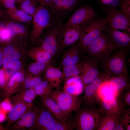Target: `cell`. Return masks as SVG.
Wrapping results in <instances>:
<instances>
[{
    "mask_svg": "<svg viewBox=\"0 0 130 130\" xmlns=\"http://www.w3.org/2000/svg\"><path fill=\"white\" fill-rule=\"evenodd\" d=\"M13 2L16 3L15 0H0V3L5 2Z\"/></svg>",
    "mask_w": 130,
    "mask_h": 130,
    "instance_id": "cell-46",
    "label": "cell"
},
{
    "mask_svg": "<svg viewBox=\"0 0 130 130\" xmlns=\"http://www.w3.org/2000/svg\"><path fill=\"white\" fill-rule=\"evenodd\" d=\"M98 64L97 60L86 56L83 60L78 77L84 87L91 83L100 73Z\"/></svg>",
    "mask_w": 130,
    "mask_h": 130,
    "instance_id": "cell-11",
    "label": "cell"
},
{
    "mask_svg": "<svg viewBox=\"0 0 130 130\" xmlns=\"http://www.w3.org/2000/svg\"><path fill=\"white\" fill-rule=\"evenodd\" d=\"M57 120L42 106L39 108L32 130H53Z\"/></svg>",
    "mask_w": 130,
    "mask_h": 130,
    "instance_id": "cell-15",
    "label": "cell"
},
{
    "mask_svg": "<svg viewBox=\"0 0 130 130\" xmlns=\"http://www.w3.org/2000/svg\"></svg>",
    "mask_w": 130,
    "mask_h": 130,
    "instance_id": "cell-52",
    "label": "cell"
},
{
    "mask_svg": "<svg viewBox=\"0 0 130 130\" xmlns=\"http://www.w3.org/2000/svg\"><path fill=\"white\" fill-rule=\"evenodd\" d=\"M4 116L0 112V121L3 120L4 119Z\"/></svg>",
    "mask_w": 130,
    "mask_h": 130,
    "instance_id": "cell-49",
    "label": "cell"
},
{
    "mask_svg": "<svg viewBox=\"0 0 130 130\" xmlns=\"http://www.w3.org/2000/svg\"><path fill=\"white\" fill-rule=\"evenodd\" d=\"M53 88L48 81L45 80L42 81L32 89L37 96L41 97L50 96L53 91Z\"/></svg>",
    "mask_w": 130,
    "mask_h": 130,
    "instance_id": "cell-29",
    "label": "cell"
},
{
    "mask_svg": "<svg viewBox=\"0 0 130 130\" xmlns=\"http://www.w3.org/2000/svg\"><path fill=\"white\" fill-rule=\"evenodd\" d=\"M11 39L6 25L5 14L0 18V43L7 42Z\"/></svg>",
    "mask_w": 130,
    "mask_h": 130,
    "instance_id": "cell-31",
    "label": "cell"
},
{
    "mask_svg": "<svg viewBox=\"0 0 130 130\" xmlns=\"http://www.w3.org/2000/svg\"><path fill=\"white\" fill-rule=\"evenodd\" d=\"M7 98H5V100L1 103L2 108V107L5 110H8L11 108V104L9 103V101H8Z\"/></svg>",
    "mask_w": 130,
    "mask_h": 130,
    "instance_id": "cell-42",
    "label": "cell"
},
{
    "mask_svg": "<svg viewBox=\"0 0 130 130\" xmlns=\"http://www.w3.org/2000/svg\"><path fill=\"white\" fill-rule=\"evenodd\" d=\"M124 106L120 97L110 95L102 99L98 109L104 114H111L118 117L120 116Z\"/></svg>",
    "mask_w": 130,
    "mask_h": 130,
    "instance_id": "cell-13",
    "label": "cell"
},
{
    "mask_svg": "<svg viewBox=\"0 0 130 130\" xmlns=\"http://www.w3.org/2000/svg\"><path fill=\"white\" fill-rule=\"evenodd\" d=\"M38 3L47 8L50 5L53 0H36Z\"/></svg>",
    "mask_w": 130,
    "mask_h": 130,
    "instance_id": "cell-43",
    "label": "cell"
},
{
    "mask_svg": "<svg viewBox=\"0 0 130 130\" xmlns=\"http://www.w3.org/2000/svg\"><path fill=\"white\" fill-rule=\"evenodd\" d=\"M122 0H97L98 4L105 10L118 7Z\"/></svg>",
    "mask_w": 130,
    "mask_h": 130,
    "instance_id": "cell-37",
    "label": "cell"
},
{
    "mask_svg": "<svg viewBox=\"0 0 130 130\" xmlns=\"http://www.w3.org/2000/svg\"><path fill=\"white\" fill-rule=\"evenodd\" d=\"M34 50V58L37 61L50 63L53 59L52 56L40 46Z\"/></svg>",
    "mask_w": 130,
    "mask_h": 130,
    "instance_id": "cell-30",
    "label": "cell"
},
{
    "mask_svg": "<svg viewBox=\"0 0 130 130\" xmlns=\"http://www.w3.org/2000/svg\"><path fill=\"white\" fill-rule=\"evenodd\" d=\"M25 76L22 73L18 72L11 77L7 86L0 92V98L1 100L9 98L17 91L19 89L20 84L23 82Z\"/></svg>",
    "mask_w": 130,
    "mask_h": 130,
    "instance_id": "cell-23",
    "label": "cell"
},
{
    "mask_svg": "<svg viewBox=\"0 0 130 130\" xmlns=\"http://www.w3.org/2000/svg\"><path fill=\"white\" fill-rule=\"evenodd\" d=\"M117 46L105 33H102L88 46L85 55L97 60L98 64L107 59L116 49Z\"/></svg>",
    "mask_w": 130,
    "mask_h": 130,
    "instance_id": "cell-4",
    "label": "cell"
},
{
    "mask_svg": "<svg viewBox=\"0 0 130 130\" xmlns=\"http://www.w3.org/2000/svg\"><path fill=\"white\" fill-rule=\"evenodd\" d=\"M82 27L81 26H63L62 38L63 52L77 42L81 35Z\"/></svg>",
    "mask_w": 130,
    "mask_h": 130,
    "instance_id": "cell-17",
    "label": "cell"
},
{
    "mask_svg": "<svg viewBox=\"0 0 130 130\" xmlns=\"http://www.w3.org/2000/svg\"><path fill=\"white\" fill-rule=\"evenodd\" d=\"M10 110L8 114L6 129H8L26 112L34 105L32 103H16Z\"/></svg>",
    "mask_w": 130,
    "mask_h": 130,
    "instance_id": "cell-20",
    "label": "cell"
},
{
    "mask_svg": "<svg viewBox=\"0 0 130 130\" xmlns=\"http://www.w3.org/2000/svg\"><path fill=\"white\" fill-rule=\"evenodd\" d=\"M24 0H15L16 3L18 4H20Z\"/></svg>",
    "mask_w": 130,
    "mask_h": 130,
    "instance_id": "cell-50",
    "label": "cell"
},
{
    "mask_svg": "<svg viewBox=\"0 0 130 130\" xmlns=\"http://www.w3.org/2000/svg\"><path fill=\"white\" fill-rule=\"evenodd\" d=\"M4 77V74L3 71L0 70V78Z\"/></svg>",
    "mask_w": 130,
    "mask_h": 130,
    "instance_id": "cell-48",
    "label": "cell"
},
{
    "mask_svg": "<svg viewBox=\"0 0 130 130\" xmlns=\"http://www.w3.org/2000/svg\"><path fill=\"white\" fill-rule=\"evenodd\" d=\"M63 20L56 19L47 29L40 40V46L49 53L53 59L63 52L62 38L63 30Z\"/></svg>",
    "mask_w": 130,
    "mask_h": 130,
    "instance_id": "cell-1",
    "label": "cell"
},
{
    "mask_svg": "<svg viewBox=\"0 0 130 130\" xmlns=\"http://www.w3.org/2000/svg\"><path fill=\"white\" fill-rule=\"evenodd\" d=\"M75 112L72 122L76 130H96L104 115L95 107L84 106Z\"/></svg>",
    "mask_w": 130,
    "mask_h": 130,
    "instance_id": "cell-3",
    "label": "cell"
},
{
    "mask_svg": "<svg viewBox=\"0 0 130 130\" xmlns=\"http://www.w3.org/2000/svg\"><path fill=\"white\" fill-rule=\"evenodd\" d=\"M98 17L94 8L87 5L83 6L77 9L72 15L63 27L83 26Z\"/></svg>",
    "mask_w": 130,
    "mask_h": 130,
    "instance_id": "cell-9",
    "label": "cell"
},
{
    "mask_svg": "<svg viewBox=\"0 0 130 130\" xmlns=\"http://www.w3.org/2000/svg\"><path fill=\"white\" fill-rule=\"evenodd\" d=\"M5 14L11 19L18 22L24 24H29L32 22L33 16L21 9H16L5 12Z\"/></svg>",
    "mask_w": 130,
    "mask_h": 130,
    "instance_id": "cell-26",
    "label": "cell"
},
{
    "mask_svg": "<svg viewBox=\"0 0 130 130\" xmlns=\"http://www.w3.org/2000/svg\"><path fill=\"white\" fill-rule=\"evenodd\" d=\"M130 50L118 48L107 59L98 64L99 69L109 76L121 75L129 78L126 58Z\"/></svg>",
    "mask_w": 130,
    "mask_h": 130,
    "instance_id": "cell-2",
    "label": "cell"
},
{
    "mask_svg": "<svg viewBox=\"0 0 130 130\" xmlns=\"http://www.w3.org/2000/svg\"><path fill=\"white\" fill-rule=\"evenodd\" d=\"M50 64L37 61L30 65L29 70L33 74L38 75L46 69Z\"/></svg>",
    "mask_w": 130,
    "mask_h": 130,
    "instance_id": "cell-35",
    "label": "cell"
},
{
    "mask_svg": "<svg viewBox=\"0 0 130 130\" xmlns=\"http://www.w3.org/2000/svg\"><path fill=\"white\" fill-rule=\"evenodd\" d=\"M3 55L1 51L0 50V67L2 64L3 60Z\"/></svg>",
    "mask_w": 130,
    "mask_h": 130,
    "instance_id": "cell-47",
    "label": "cell"
},
{
    "mask_svg": "<svg viewBox=\"0 0 130 130\" xmlns=\"http://www.w3.org/2000/svg\"><path fill=\"white\" fill-rule=\"evenodd\" d=\"M107 25L106 18L98 17L82 26V33L77 42L80 48L84 52L89 45L104 32Z\"/></svg>",
    "mask_w": 130,
    "mask_h": 130,
    "instance_id": "cell-5",
    "label": "cell"
},
{
    "mask_svg": "<svg viewBox=\"0 0 130 130\" xmlns=\"http://www.w3.org/2000/svg\"><path fill=\"white\" fill-rule=\"evenodd\" d=\"M5 15L6 27L11 39H21L26 37L29 30L27 25L11 19L5 14Z\"/></svg>",
    "mask_w": 130,
    "mask_h": 130,
    "instance_id": "cell-21",
    "label": "cell"
},
{
    "mask_svg": "<svg viewBox=\"0 0 130 130\" xmlns=\"http://www.w3.org/2000/svg\"><path fill=\"white\" fill-rule=\"evenodd\" d=\"M2 6L0 2V18L4 15L5 12L2 9Z\"/></svg>",
    "mask_w": 130,
    "mask_h": 130,
    "instance_id": "cell-45",
    "label": "cell"
},
{
    "mask_svg": "<svg viewBox=\"0 0 130 130\" xmlns=\"http://www.w3.org/2000/svg\"><path fill=\"white\" fill-rule=\"evenodd\" d=\"M2 64L6 68H12L15 70H19L21 67L20 62L18 59L5 58L3 60Z\"/></svg>",
    "mask_w": 130,
    "mask_h": 130,
    "instance_id": "cell-36",
    "label": "cell"
},
{
    "mask_svg": "<svg viewBox=\"0 0 130 130\" xmlns=\"http://www.w3.org/2000/svg\"><path fill=\"white\" fill-rule=\"evenodd\" d=\"M118 118L117 116L113 114H104L96 130H113Z\"/></svg>",
    "mask_w": 130,
    "mask_h": 130,
    "instance_id": "cell-27",
    "label": "cell"
},
{
    "mask_svg": "<svg viewBox=\"0 0 130 130\" xmlns=\"http://www.w3.org/2000/svg\"><path fill=\"white\" fill-rule=\"evenodd\" d=\"M85 56L84 52L80 48L77 42L65 51L60 61V65L62 67L81 63Z\"/></svg>",
    "mask_w": 130,
    "mask_h": 130,
    "instance_id": "cell-16",
    "label": "cell"
},
{
    "mask_svg": "<svg viewBox=\"0 0 130 130\" xmlns=\"http://www.w3.org/2000/svg\"><path fill=\"white\" fill-rule=\"evenodd\" d=\"M56 20L46 7L41 5L37 6L32 22V40L36 41L39 39L44 31L52 25Z\"/></svg>",
    "mask_w": 130,
    "mask_h": 130,
    "instance_id": "cell-6",
    "label": "cell"
},
{
    "mask_svg": "<svg viewBox=\"0 0 130 130\" xmlns=\"http://www.w3.org/2000/svg\"><path fill=\"white\" fill-rule=\"evenodd\" d=\"M123 110L113 130H130V109Z\"/></svg>",
    "mask_w": 130,
    "mask_h": 130,
    "instance_id": "cell-28",
    "label": "cell"
},
{
    "mask_svg": "<svg viewBox=\"0 0 130 130\" xmlns=\"http://www.w3.org/2000/svg\"><path fill=\"white\" fill-rule=\"evenodd\" d=\"M130 88H129L125 90L120 96H122V98H121L125 105H126L129 107L130 106Z\"/></svg>",
    "mask_w": 130,
    "mask_h": 130,
    "instance_id": "cell-40",
    "label": "cell"
},
{
    "mask_svg": "<svg viewBox=\"0 0 130 130\" xmlns=\"http://www.w3.org/2000/svg\"><path fill=\"white\" fill-rule=\"evenodd\" d=\"M6 80L5 77L0 78V87L3 86Z\"/></svg>",
    "mask_w": 130,
    "mask_h": 130,
    "instance_id": "cell-44",
    "label": "cell"
},
{
    "mask_svg": "<svg viewBox=\"0 0 130 130\" xmlns=\"http://www.w3.org/2000/svg\"><path fill=\"white\" fill-rule=\"evenodd\" d=\"M42 106L57 120L66 124L71 123L70 115L65 114L50 96L40 97Z\"/></svg>",
    "mask_w": 130,
    "mask_h": 130,
    "instance_id": "cell-18",
    "label": "cell"
},
{
    "mask_svg": "<svg viewBox=\"0 0 130 130\" xmlns=\"http://www.w3.org/2000/svg\"><path fill=\"white\" fill-rule=\"evenodd\" d=\"M82 62L78 64L69 65L62 67V70L64 75V78L80 67Z\"/></svg>",
    "mask_w": 130,
    "mask_h": 130,
    "instance_id": "cell-38",
    "label": "cell"
},
{
    "mask_svg": "<svg viewBox=\"0 0 130 130\" xmlns=\"http://www.w3.org/2000/svg\"><path fill=\"white\" fill-rule=\"evenodd\" d=\"M39 108L34 105L26 112L8 129L10 130H32L35 124Z\"/></svg>",
    "mask_w": 130,
    "mask_h": 130,
    "instance_id": "cell-14",
    "label": "cell"
},
{
    "mask_svg": "<svg viewBox=\"0 0 130 130\" xmlns=\"http://www.w3.org/2000/svg\"><path fill=\"white\" fill-rule=\"evenodd\" d=\"M110 76L101 72L98 76L84 88V95L82 97V103L88 107H94L97 99L98 90L101 85L108 80Z\"/></svg>",
    "mask_w": 130,
    "mask_h": 130,
    "instance_id": "cell-10",
    "label": "cell"
},
{
    "mask_svg": "<svg viewBox=\"0 0 130 130\" xmlns=\"http://www.w3.org/2000/svg\"><path fill=\"white\" fill-rule=\"evenodd\" d=\"M74 129L72 122L66 124L57 119L53 130H72Z\"/></svg>",
    "mask_w": 130,
    "mask_h": 130,
    "instance_id": "cell-39",
    "label": "cell"
},
{
    "mask_svg": "<svg viewBox=\"0 0 130 130\" xmlns=\"http://www.w3.org/2000/svg\"><path fill=\"white\" fill-rule=\"evenodd\" d=\"M4 128L0 125V130H3Z\"/></svg>",
    "mask_w": 130,
    "mask_h": 130,
    "instance_id": "cell-51",
    "label": "cell"
},
{
    "mask_svg": "<svg viewBox=\"0 0 130 130\" xmlns=\"http://www.w3.org/2000/svg\"><path fill=\"white\" fill-rule=\"evenodd\" d=\"M110 88L120 96L125 90L130 88L129 78L121 75H113L108 80Z\"/></svg>",
    "mask_w": 130,
    "mask_h": 130,
    "instance_id": "cell-24",
    "label": "cell"
},
{
    "mask_svg": "<svg viewBox=\"0 0 130 130\" xmlns=\"http://www.w3.org/2000/svg\"><path fill=\"white\" fill-rule=\"evenodd\" d=\"M37 96L34 90L32 88L17 93L14 96H10L8 98L13 105L19 102L32 103Z\"/></svg>",
    "mask_w": 130,
    "mask_h": 130,
    "instance_id": "cell-25",
    "label": "cell"
},
{
    "mask_svg": "<svg viewBox=\"0 0 130 130\" xmlns=\"http://www.w3.org/2000/svg\"><path fill=\"white\" fill-rule=\"evenodd\" d=\"M104 31L118 48L130 51V36L127 33L113 29L107 25Z\"/></svg>",
    "mask_w": 130,
    "mask_h": 130,
    "instance_id": "cell-19",
    "label": "cell"
},
{
    "mask_svg": "<svg viewBox=\"0 0 130 130\" xmlns=\"http://www.w3.org/2000/svg\"><path fill=\"white\" fill-rule=\"evenodd\" d=\"M57 103L63 112L70 115L73 111L80 108L82 97L72 94L60 89L54 90L50 96Z\"/></svg>",
    "mask_w": 130,
    "mask_h": 130,
    "instance_id": "cell-7",
    "label": "cell"
},
{
    "mask_svg": "<svg viewBox=\"0 0 130 130\" xmlns=\"http://www.w3.org/2000/svg\"><path fill=\"white\" fill-rule=\"evenodd\" d=\"M3 55L5 58L19 59L20 57V54L15 50L13 45H9L3 49Z\"/></svg>",
    "mask_w": 130,
    "mask_h": 130,
    "instance_id": "cell-34",
    "label": "cell"
},
{
    "mask_svg": "<svg viewBox=\"0 0 130 130\" xmlns=\"http://www.w3.org/2000/svg\"><path fill=\"white\" fill-rule=\"evenodd\" d=\"M105 11L108 26L114 29L123 30L130 32V15L120 9L112 8Z\"/></svg>",
    "mask_w": 130,
    "mask_h": 130,
    "instance_id": "cell-8",
    "label": "cell"
},
{
    "mask_svg": "<svg viewBox=\"0 0 130 130\" xmlns=\"http://www.w3.org/2000/svg\"><path fill=\"white\" fill-rule=\"evenodd\" d=\"M24 84L23 87L19 89L17 91V93L20 92L27 89H32L42 81L40 77L36 76L33 78H27L24 79Z\"/></svg>",
    "mask_w": 130,
    "mask_h": 130,
    "instance_id": "cell-33",
    "label": "cell"
},
{
    "mask_svg": "<svg viewBox=\"0 0 130 130\" xmlns=\"http://www.w3.org/2000/svg\"><path fill=\"white\" fill-rule=\"evenodd\" d=\"M118 7H120L121 10L130 15V0H122Z\"/></svg>",
    "mask_w": 130,
    "mask_h": 130,
    "instance_id": "cell-41",
    "label": "cell"
},
{
    "mask_svg": "<svg viewBox=\"0 0 130 130\" xmlns=\"http://www.w3.org/2000/svg\"><path fill=\"white\" fill-rule=\"evenodd\" d=\"M81 0H53L47 8L56 19L63 20L79 4Z\"/></svg>",
    "mask_w": 130,
    "mask_h": 130,
    "instance_id": "cell-12",
    "label": "cell"
},
{
    "mask_svg": "<svg viewBox=\"0 0 130 130\" xmlns=\"http://www.w3.org/2000/svg\"><path fill=\"white\" fill-rule=\"evenodd\" d=\"M44 78L55 89H60L64 75L59 67L49 65L46 69Z\"/></svg>",
    "mask_w": 130,
    "mask_h": 130,
    "instance_id": "cell-22",
    "label": "cell"
},
{
    "mask_svg": "<svg viewBox=\"0 0 130 130\" xmlns=\"http://www.w3.org/2000/svg\"><path fill=\"white\" fill-rule=\"evenodd\" d=\"M37 3L36 0H24L20 4V9L33 16Z\"/></svg>",
    "mask_w": 130,
    "mask_h": 130,
    "instance_id": "cell-32",
    "label": "cell"
}]
</instances>
